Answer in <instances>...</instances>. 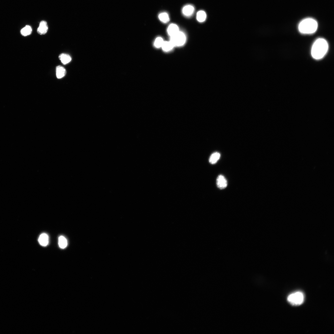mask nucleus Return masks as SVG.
Returning <instances> with one entry per match:
<instances>
[{
  "label": "nucleus",
  "instance_id": "nucleus-1",
  "mask_svg": "<svg viewBox=\"0 0 334 334\" xmlns=\"http://www.w3.org/2000/svg\"><path fill=\"white\" fill-rule=\"evenodd\" d=\"M328 44L325 40L320 38L314 43L311 50V54L313 58L320 59L323 58L328 51Z\"/></svg>",
  "mask_w": 334,
  "mask_h": 334
},
{
  "label": "nucleus",
  "instance_id": "nucleus-2",
  "mask_svg": "<svg viewBox=\"0 0 334 334\" xmlns=\"http://www.w3.org/2000/svg\"><path fill=\"white\" fill-rule=\"evenodd\" d=\"M317 27V21L312 18H308L301 22L299 25L298 29L301 33L310 34L316 32Z\"/></svg>",
  "mask_w": 334,
  "mask_h": 334
},
{
  "label": "nucleus",
  "instance_id": "nucleus-3",
  "mask_svg": "<svg viewBox=\"0 0 334 334\" xmlns=\"http://www.w3.org/2000/svg\"><path fill=\"white\" fill-rule=\"evenodd\" d=\"M287 299L292 305L299 306L302 305L304 301L305 296L302 292L297 291L289 295Z\"/></svg>",
  "mask_w": 334,
  "mask_h": 334
},
{
  "label": "nucleus",
  "instance_id": "nucleus-4",
  "mask_svg": "<svg viewBox=\"0 0 334 334\" xmlns=\"http://www.w3.org/2000/svg\"><path fill=\"white\" fill-rule=\"evenodd\" d=\"M186 37L183 32L179 31L175 34L171 36V42L174 47L183 46L185 43Z\"/></svg>",
  "mask_w": 334,
  "mask_h": 334
},
{
  "label": "nucleus",
  "instance_id": "nucleus-5",
  "mask_svg": "<svg viewBox=\"0 0 334 334\" xmlns=\"http://www.w3.org/2000/svg\"><path fill=\"white\" fill-rule=\"evenodd\" d=\"M216 183L217 187L221 189L226 188L227 185V179L222 175H220L218 176L217 179Z\"/></svg>",
  "mask_w": 334,
  "mask_h": 334
},
{
  "label": "nucleus",
  "instance_id": "nucleus-6",
  "mask_svg": "<svg viewBox=\"0 0 334 334\" xmlns=\"http://www.w3.org/2000/svg\"><path fill=\"white\" fill-rule=\"evenodd\" d=\"M195 11L194 7L191 5H187L183 7L182 13L186 17H190L193 14Z\"/></svg>",
  "mask_w": 334,
  "mask_h": 334
},
{
  "label": "nucleus",
  "instance_id": "nucleus-7",
  "mask_svg": "<svg viewBox=\"0 0 334 334\" xmlns=\"http://www.w3.org/2000/svg\"><path fill=\"white\" fill-rule=\"evenodd\" d=\"M48 30V27L47 22L42 21L40 22L39 27L37 29V32L40 35L45 34Z\"/></svg>",
  "mask_w": 334,
  "mask_h": 334
},
{
  "label": "nucleus",
  "instance_id": "nucleus-8",
  "mask_svg": "<svg viewBox=\"0 0 334 334\" xmlns=\"http://www.w3.org/2000/svg\"><path fill=\"white\" fill-rule=\"evenodd\" d=\"M38 241L41 246L43 247L47 246L49 242V238L48 235L45 233L41 234L39 238Z\"/></svg>",
  "mask_w": 334,
  "mask_h": 334
},
{
  "label": "nucleus",
  "instance_id": "nucleus-9",
  "mask_svg": "<svg viewBox=\"0 0 334 334\" xmlns=\"http://www.w3.org/2000/svg\"><path fill=\"white\" fill-rule=\"evenodd\" d=\"M167 31L170 37L179 31L178 26L175 24H171L169 25Z\"/></svg>",
  "mask_w": 334,
  "mask_h": 334
},
{
  "label": "nucleus",
  "instance_id": "nucleus-10",
  "mask_svg": "<svg viewBox=\"0 0 334 334\" xmlns=\"http://www.w3.org/2000/svg\"><path fill=\"white\" fill-rule=\"evenodd\" d=\"M56 77L58 79H61L65 76L66 73V71L64 67L61 66H59L56 67Z\"/></svg>",
  "mask_w": 334,
  "mask_h": 334
},
{
  "label": "nucleus",
  "instance_id": "nucleus-11",
  "mask_svg": "<svg viewBox=\"0 0 334 334\" xmlns=\"http://www.w3.org/2000/svg\"><path fill=\"white\" fill-rule=\"evenodd\" d=\"M59 58L64 65H66L69 63L72 60V58L69 55L65 53L60 55L59 56Z\"/></svg>",
  "mask_w": 334,
  "mask_h": 334
},
{
  "label": "nucleus",
  "instance_id": "nucleus-12",
  "mask_svg": "<svg viewBox=\"0 0 334 334\" xmlns=\"http://www.w3.org/2000/svg\"><path fill=\"white\" fill-rule=\"evenodd\" d=\"M221 155L218 152L213 153L210 156L209 161L210 163L213 164L216 163L220 158Z\"/></svg>",
  "mask_w": 334,
  "mask_h": 334
},
{
  "label": "nucleus",
  "instance_id": "nucleus-13",
  "mask_svg": "<svg viewBox=\"0 0 334 334\" xmlns=\"http://www.w3.org/2000/svg\"><path fill=\"white\" fill-rule=\"evenodd\" d=\"M174 47L173 45L169 41H164L162 47L164 51L168 52L171 51Z\"/></svg>",
  "mask_w": 334,
  "mask_h": 334
},
{
  "label": "nucleus",
  "instance_id": "nucleus-14",
  "mask_svg": "<svg viewBox=\"0 0 334 334\" xmlns=\"http://www.w3.org/2000/svg\"><path fill=\"white\" fill-rule=\"evenodd\" d=\"M59 245L60 248L64 249L67 245V242L66 239L63 236H61L59 238Z\"/></svg>",
  "mask_w": 334,
  "mask_h": 334
},
{
  "label": "nucleus",
  "instance_id": "nucleus-15",
  "mask_svg": "<svg viewBox=\"0 0 334 334\" xmlns=\"http://www.w3.org/2000/svg\"><path fill=\"white\" fill-rule=\"evenodd\" d=\"M206 18V14L203 11H200L197 13V20L199 22H203L205 20Z\"/></svg>",
  "mask_w": 334,
  "mask_h": 334
},
{
  "label": "nucleus",
  "instance_id": "nucleus-16",
  "mask_svg": "<svg viewBox=\"0 0 334 334\" xmlns=\"http://www.w3.org/2000/svg\"><path fill=\"white\" fill-rule=\"evenodd\" d=\"M160 20L164 23H167L170 21V18L167 13H162L160 14L159 16Z\"/></svg>",
  "mask_w": 334,
  "mask_h": 334
},
{
  "label": "nucleus",
  "instance_id": "nucleus-17",
  "mask_svg": "<svg viewBox=\"0 0 334 334\" xmlns=\"http://www.w3.org/2000/svg\"><path fill=\"white\" fill-rule=\"evenodd\" d=\"M21 32L22 35L27 36L31 34L32 29L30 26L27 25L21 30Z\"/></svg>",
  "mask_w": 334,
  "mask_h": 334
},
{
  "label": "nucleus",
  "instance_id": "nucleus-18",
  "mask_svg": "<svg viewBox=\"0 0 334 334\" xmlns=\"http://www.w3.org/2000/svg\"><path fill=\"white\" fill-rule=\"evenodd\" d=\"M164 41L163 39L161 37H158L155 39L154 45L157 48L162 47Z\"/></svg>",
  "mask_w": 334,
  "mask_h": 334
}]
</instances>
